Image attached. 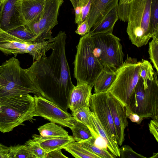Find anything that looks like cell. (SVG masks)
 Returning a JSON list of instances; mask_svg holds the SVG:
<instances>
[{"label":"cell","instance_id":"cell-45","mask_svg":"<svg viewBox=\"0 0 158 158\" xmlns=\"http://www.w3.org/2000/svg\"><path fill=\"white\" fill-rule=\"evenodd\" d=\"M4 1V0H0V2L2 3Z\"/></svg>","mask_w":158,"mask_h":158},{"label":"cell","instance_id":"cell-17","mask_svg":"<svg viewBox=\"0 0 158 158\" xmlns=\"http://www.w3.org/2000/svg\"><path fill=\"white\" fill-rule=\"evenodd\" d=\"M38 130L40 135L34 134L33 139L39 142L54 138L66 136L69 135L68 132L61 126L55 123L50 122L40 127Z\"/></svg>","mask_w":158,"mask_h":158},{"label":"cell","instance_id":"cell-29","mask_svg":"<svg viewBox=\"0 0 158 158\" xmlns=\"http://www.w3.org/2000/svg\"><path fill=\"white\" fill-rule=\"evenodd\" d=\"M154 74V70L151 63L147 60L142 59L139 69V75L143 80L144 88H147L148 81H151L153 79Z\"/></svg>","mask_w":158,"mask_h":158},{"label":"cell","instance_id":"cell-37","mask_svg":"<svg viewBox=\"0 0 158 158\" xmlns=\"http://www.w3.org/2000/svg\"><path fill=\"white\" fill-rule=\"evenodd\" d=\"M89 26L87 21L86 20L78 26L75 32L81 36H83L89 32Z\"/></svg>","mask_w":158,"mask_h":158},{"label":"cell","instance_id":"cell-21","mask_svg":"<svg viewBox=\"0 0 158 158\" xmlns=\"http://www.w3.org/2000/svg\"><path fill=\"white\" fill-rule=\"evenodd\" d=\"M91 112L89 106H85L72 112V114L76 121L81 122L88 127L93 134L99 136L96 132L91 119Z\"/></svg>","mask_w":158,"mask_h":158},{"label":"cell","instance_id":"cell-19","mask_svg":"<svg viewBox=\"0 0 158 158\" xmlns=\"http://www.w3.org/2000/svg\"><path fill=\"white\" fill-rule=\"evenodd\" d=\"M91 118L96 132L105 142L107 148L115 158L119 157L120 154L118 144L115 143L108 135L96 116L92 112Z\"/></svg>","mask_w":158,"mask_h":158},{"label":"cell","instance_id":"cell-15","mask_svg":"<svg viewBox=\"0 0 158 158\" xmlns=\"http://www.w3.org/2000/svg\"><path fill=\"white\" fill-rule=\"evenodd\" d=\"M93 86L92 84L77 82L71 91L68 100V108L72 112L82 107L89 106Z\"/></svg>","mask_w":158,"mask_h":158},{"label":"cell","instance_id":"cell-27","mask_svg":"<svg viewBox=\"0 0 158 158\" xmlns=\"http://www.w3.org/2000/svg\"><path fill=\"white\" fill-rule=\"evenodd\" d=\"M6 32L17 37L24 43H36V36L25 25H21Z\"/></svg>","mask_w":158,"mask_h":158},{"label":"cell","instance_id":"cell-34","mask_svg":"<svg viewBox=\"0 0 158 158\" xmlns=\"http://www.w3.org/2000/svg\"><path fill=\"white\" fill-rule=\"evenodd\" d=\"M42 14V11L25 25L36 36V43L42 42L40 37L39 28V23Z\"/></svg>","mask_w":158,"mask_h":158},{"label":"cell","instance_id":"cell-10","mask_svg":"<svg viewBox=\"0 0 158 158\" xmlns=\"http://www.w3.org/2000/svg\"><path fill=\"white\" fill-rule=\"evenodd\" d=\"M89 107L108 135L118 143V138L108 104L107 92L95 93L92 94Z\"/></svg>","mask_w":158,"mask_h":158},{"label":"cell","instance_id":"cell-24","mask_svg":"<svg viewBox=\"0 0 158 158\" xmlns=\"http://www.w3.org/2000/svg\"><path fill=\"white\" fill-rule=\"evenodd\" d=\"M95 137L93 135L89 139L79 143L83 147L98 156L100 158H115L107 150V148L99 146L95 143Z\"/></svg>","mask_w":158,"mask_h":158},{"label":"cell","instance_id":"cell-11","mask_svg":"<svg viewBox=\"0 0 158 158\" xmlns=\"http://www.w3.org/2000/svg\"><path fill=\"white\" fill-rule=\"evenodd\" d=\"M63 2V0H46L39 25L42 42L53 38L51 31L58 24L59 10Z\"/></svg>","mask_w":158,"mask_h":158},{"label":"cell","instance_id":"cell-22","mask_svg":"<svg viewBox=\"0 0 158 158\" xmlns=\"http://www.w3.org/2000/svg\"><path fill=\"white\" fill-rule=\"evenodd\" d=\"M64 149L76 158H100L99 156L82 146L74 141L64 146Z\"/></svg>","mask_w":158,"mask_h":158},{"label":"cell","instance_id":"cell-18","mask_svg":"<svg viewBox=\"0 0 158 158\" xmlns=\"http://www.w3.org/2000/svg\"><path fill=\"white\" fill-rule=\"evenodd\" d=\"M117 6L112 10L99 23L91 28L89 33L91 36L98 34L113 33L115 24L119 19Z\"/></svg>","mask_w":158,"mask_h":158},{"label":"cell","instance_id":"cell-14","mask_svg":"<svg viewBox=\"0 0 158 158\" xmlns=\"http://www.w3.org/2000/svg\"><path fill=\"white\" fill-rule=\"evenodd\" d=\"M119 0H91L90 8L86 20L89 29L99 23L114 8L117 7Z\"/></svg>","mask_w":158,"mask_h":158},{"label":"cell","instance_id":"cell-39","mask_svg":"<svg viewBox=\"0 0 158 158\" xmlns=\"http://www.w3.org/2000/svg\"><path fill=\"white\" fill-rule=\"evenodd\" d=\"M61 150V149L56 150L48 153L46 158H68L62 153Z\"/></svg>","mask_w":158,"mask_h":158},{"label":"cell","instance_id":"cell-6","mask_svg":"<svg viewBox=\"0 0 158 158\" xmlns=\"http://www.w3.org/2000/svg\"><path fill=\"white\" fill-rule=\"evenodd\" d=\"M91 38L93 53L103 69L112 71L119 69L124 56L120 39L113 33L97 34Z\"/></svg>","mask_w":158,"mask_h":158},{"label":"cell","instance_id":"cell-38","mask_svg":"<svg viewBox=\"0 0 158 158\" xmlns=\"http://www.w3.org/2000/svg\"><path fill=\"white\" fill-rule=\"evenodd\" d=\"M126 111L127 118H129L132 122L139 124L143 120V118L140 117L137 114L130 111L126 110Z\"/></svg>","mask_w":158,"mask_h":158},{"label":"cell","instance_id":"cell-23","mask_svg":"<svg viewBox=\"0 0 158 158\" xmlns=\"http://www.w3.org/2000/svg\"><path fill=\"white\" fill-rule=\"evenodd\" d=\"M74 141L72 136L59 137L40 142L41 147L48 153L51 151L63 149V147L72 141Z\"/></svg>","mask_w":158,"mask_h":158},{"label":"cell","instance_id":"cell-13","mask_svg":"<svg viewBox=\"0 0 158 158\" xmlns=\"http://www.w3.org/2000/svg\"><path fill=\"white\" fill-rule=\"evenodd\" d=\"M20 0H4L1 3L0 28L6 31L21 25L18 5Z\"/></svg>","mask_w":158,"mask_h":158},{"label":"cell","instance_id":"cell-30","mask_svg":"<svg viewBox=\"0 0 158 158\" xmlns=\"http://www.w3.org/2000/svg\"><path fill=\"white\" fill-rule=\"evenodd\" d=\"M9 148L10 158H35L25 144L10 146Z\"/></svg>","mask_w":158,"mask_h":158},{"label":"cell","instance_id":"cell-44","mask_svg":"<svg viewBox=\"0 0 158 158\" xmlns=\"http://www.w3.org/2000/svg\"><path fill=\"white\" fill-rule=\"evenodd\" d=\"M1 6H2L1 3L0 2V12H1ZM2 30L0 28V33Z\"/></svg>","mask_w":158,"mask_h":158},{"label":"cell","instance_id":"cell-26","mask_svg":"<svg viewBox=\"0 0 158 158\" xmlns=\"http://www.w3.org/2000/svg\"><path fill=\"white\" fill-rule=\"evenodd\" d=\"M75 12V23L78 25L82 23V15L88 14L91 0H70Z\"/></svg>","mask_w":158,"mask_h":158},{"label":"cell","instance_id":"cell-9","mask_svg":"<svg viewBox=\"0 0 158 158\" xmlns=\"http://www.w3.org/2000/svg\"><path fill=\"white\" fill-rule=\"evenodd\" d=\"M34 116H40L51 122L70 129L76 121L72 114L64 111L53 102L41 96L34 95Z\"/></svg>","mask_w":158,"mask_h":158},{"label":"cell","instance_id":"cell-41","mask_svg":"<svg viewBox=\"0 0 158 158\" xmlns=\"http://www.w3.org/2000/svg\"><path fill=\"white\" fill-rule=\"evenodd\" d=\"M4 66L5 65L4 63L1 65L0 66V73L2 71L4 67Z\"/></svg>","mask_w":158,"mask_h":158},{"label":"cell","instance_id":"cell-4","mask_svg":"<svg viewBox=\"0 0 158 158\" xmlns=\"http://www.w3.org/2000/svg\"><path fill=\"white\" fill-rule=\"evenodd\" d=\"M4 63L0 73V98L29 93L41 96L18 59L12 57Z\"/></svg>","mask_w":158,"mask_h":158},{"label":"cell","instance_id":"cell-46","mask_svg":"<svg viewBox=\"0 0 158 158\" xmlns=\"http://www.w3.org/2000/svg\"><path fill=\"white\" fill-rule=\"evenodd\" d=\"M0 151H1V149H0Z\"/></svg>","mask_w":158,"mask_h":158},{"label":"cell","instance_id":"cell-1","mask_svg":"<svg viewBox=\"0 0 158 158\" xmlns=\"http://www.w3.org/2000/svg\"><path fill=\"white\" fill-rule=\"evenodd\" d=\"M66 35L60 31L54 37L51 55L42 56L24 69L40 95L53 102L64 111L74 87L65 53Z\"/></svg>","mask_w":158,"mask_h":158},{"label":"cell","instance_id":"cell-8","mask_svg":"<svg viewBox=\"0 0 158 158\" xmlns=\"http://www.w3.org/2000/svg\"><path fill=\"white\" fill-rule=\"evenodd\" d=\"M73 63L74 76L77 82L93 84L102 70L103 67L93 53L89 33L80 38Z\"/></svg>","mask_w":158,"mask_h":158},{"label":"cell","instance_id":"cell-31","mask_svg":"<svg viewBox=\"0 0 158 158\" xmlns=\"http://www.w3.org/2000/svg\"><path fill=\"white\" fill-rule=\"evenodd\" d=\"M25 144L35 158H46L47 153L41 147L38 141L33 139H29Z\"/></svg>","mask_w":158,"mask_h":158},{"label":"cell","instance_id":"cell-33","mask_svg":"<svg viewBox=\"0 0 158 158\" xmlns=\"http://www.w3.org/2000/svg\"><path fill=\"white\" fill-rule=\"evenodd\" d=\"M149 43V58L156 72L158 73V37L153 36Z\"/></svg>","mask_w":158,"mask_h":158},{"label":"cell","instance_id":"cell-16","mask_svg":"<svg viewBox=\"0 0 158 158\" xmlns=\"http://www.w3.org/2000/svg\"><path fill=\"white\" fill-rule=\"evenodd\" d=\"M46 0H20L18 5L20 20L25 25L41 12L44 8Z\"/></svg>","mask_w":158,"mask_h":158},{"label":"cell","instance_id":"cell-35","mask_svg":"<svg viewBox=\"0 0 158 158\" xmlns=\"http://www.w3.org/2000/svg\"><path fill=\"white\" fill-rule=\"evenodd\" d=\"M119 157L121 158H146L143 155L139 154L135 151L130 146L124 145L119 148Z\"/></svg>","mask_w":158,"mask_h":158},{"label":"cell","instance_id":"cell-32","mask_svg":"<svg viewBox=\"0 0 158 158\" xmlns=\"http://www.w3.org/2000/svg\"><path fill=\"white\" fill-rule=\"evenodd\" d=\"M150 24L152 37H158V0L152 1Z\"/></svg>","mask_w":158,"mask_h":158},{"label":"cell","instance_id":"cell-5","mask_svg":"<svg viewBox=\"0 0 158 158\" xmlns=\"http://www.w3.org/2000/svg\"><path fill=\"white\" fill-rule=\"evenodd\" d=\"M158 73L154 71L153 79L148 80L144 88L140 77L126 110L130 111L143 118H151L158 120Z\"/></svg>","mask_w":158,"mask_h":158},{"label":"cell","instance_id":"cell-28","mask_svg":"<svg viewBox=\"0 0 158 158\" xmlns=\"http://www.w3.org/2000/svg\"><path fill=\"white\" fill-rule=\"evenodd\" d=\"M71 129L72 132V137L74 140L78 142L86 140L93 135L92 132L88 127L76 121L73 127Z\"/></svg>","mask_w":158,"mask_h":158},{"label":"cell","instance_id":"cell-12","mask_svg":"<svg viewBox=\"0 0 158 158\" xmlns=\"http://www.w3.org/2000/svg\"><path fill=\"white\" fill-rule=\"evenodd\" d=\"M107 93L108 104L118 138L117 143L121 146L125 139V129L128 124L126 109L118 100Z\"/></svg>","mask_w":158,"mask_h":158},{"label":"cell","instance_id":"cell-40","mask_svg":"<svg viewBox=\"0 0 158 158\" xmlns=\"http://www.w3.org/2000/svg\"><path fill=\"white\" fill-rule=\"evenodd\" d=\"M132 1V0H124V1L123 2V3L122 4H121V5L128 4Z\"/></svg>","mask_w":158,"mask_h":158},{"label":"cell","instance_id":"cell-42","mask_svg":"<svg viewBox=\"0 0 158 158\" xmlns=\"http://www.w3.org/2000/svg\"><path fill=\"white\" fill-rule=\"evenodd\" d=\"M158 153H154L153 154L152 156L150 157V158H157L158 157Z\"/></svg>","mask_w":158,"mask_h":158},{"label":"cell","instance_id":"cell-43","mask_svg":"<svg viewBox=\"0 0 158 158\" xmlns=\"http://www.w3.org/2000/svg\"><path fill=\"white\" fill-rule=\"evenodd\" d=\"M124 1V0H119L118 5H120L122 4L123 3Z\"/></svg>","mask_w":158,"mask_h":158},{"label":"cell","instance_id":"cell-20","mask_svg":"<svg viewBox=\"0 0 158 158\" xmlns=\"http://www.w3.org/2000/svg\"><path fill=\"white\" fill-rule=\"evenodd\" d=\"M116 77V71L103 69L93 83L95 93L106 92L115 80Z\"/></svg>","mask_w":158,"mask_h":158},{"label":"cell","instance_id":"cell-2","mask_svg":"<svg viewBox=\"0 0 158 158\" xmlns=\"http://www.w3.org/2000/svg\"><path fill=\"white\" fill-rule=\"evenodd\" d=\"M35 103L29 94L0 98V131L9 132L27 121L34 120Z\"/></svg>","mask_w":158,"mask_h":158},{"label":"cell","instance_id":"cell-25","mask_svg":"<svg viewBox=\"0 0 158 158\" xmlns=\"http://www.w3.org/2000/svg\"><path fill=\"white\" fill-rule=\"evenodd\" d=\"M28 44L17 41L4 42L0 44V51L5 54H13L16 56L19 54L26 53Z\"/></svg>","mask_w":158,"mask_h":158},{"label":"cell","instance_id":"cell-36","mask_svg":"<svg viewBox=\"0 0 158 158\" xmlns=\"http://www.w3.org/2000/svg\"><path fill=\"white\" fill-rule=\"evenodd\" d=\"M150 133L154 136L156 141L158 142V120L152 119L148 124Z\"/></svg>","mask_w":158,"mask_h":158},{"label":"cell","instance_id":"cell-7","mask_svg":"<svg viewBox=\"0 0 158 158\" xmlns=\"http://www.w3.org/2000/svg\"><path fill=\"white\" fill-rule=\"evenodd\" d=\"M141 61L127 55L126 59L117 70L116 77L106 92L110 93L125 107L128 108L131 97L138 82Z\"/></svg>","mask_w":158,"mask_h":158},{"label":"cell","instance_id":"cell-3","mask_svg":"<svg viewBox=\"0 0 158 158\" xmlns=\"http://www.w3.org/2000/svg\"><path fill=\"white\" fill-rule=\"evenodd\" d=\"M152 0H132L128 4L127 32L138 48L146 45L152 36L150 17Z\"/></svg>","mask_w":158,"mask_h":158}]
</instances>
